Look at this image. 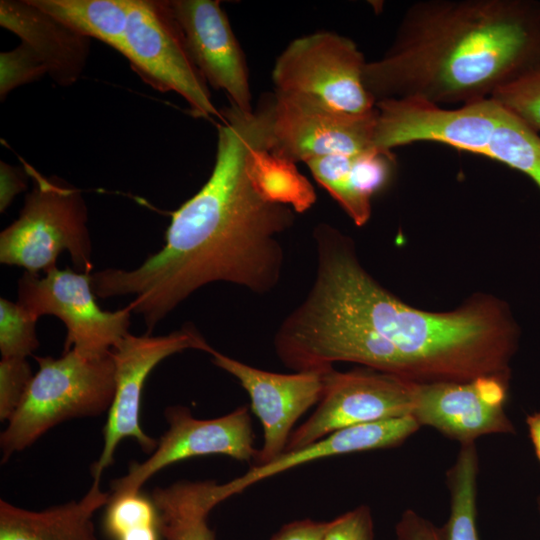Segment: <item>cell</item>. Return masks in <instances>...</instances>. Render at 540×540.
Listing matches in <instances>:
<instances>
[{
    "mask_svg": "<svg viewBox=\"0 0 540 540\" xmlns=\"http://www.w3.org/2000/svg\"><path fill=\"white\" fill-rule=\"evenodd\" d=\"M313 241V283L273 339L287 368L324 371L351 362L417 384L510 378L520 333L505 302L479 294L452 311L421 310L370 275L338 228L319 223Z\"/></svg>",
    "mask_w": 540,
    "mask_h": 540,
    "instance_id": "cell-1",
    "label": "cell"
},
{
    "mask_svg": "<svg viewBox=\"0 0 540 540\" xmlns=\"http://www.w3.org/2000/svg\"><path fill=\"white\" fill-rule=\"evenodd\" d=\"M220 119L210 177L172 212L162 248L136 268L91 274L96 296H133L127 306L143 318L146 334L210 283L264 295L281 280L284 250L276 237L293 226L295 212L262 199L247 173L249 152L261 144L270 149L269 98L251 112L230 103Z\"/></svg>",
    "mask_w": 540,
    "mask_h": 540,
    "instance_id": "cell-2",
    "label": "cell"
},
{
    "mask_svg": "<svg viewBox=\"0 0 540 540\" xmlns=\"http://www.w3.org/2000/svg\"><path fill=\"white\" fill-rule=\"evenodd\" d=\"M538 69L540 1L421 0L384 55L366 63L363 80L376 103L443 107L491 98Z\"/></svg>",
    "mask_w": 540,
    "mask_h": 540,
    "instance_id": "cell-3",
    "label": "cell"
},
{
    "mask_svg": "<svg viewBox=\"0 0 540 540\" xmlns=\"http://www.w3.org/2000/svg\"><path fill=\"white\" fill-rule=\"evenodd\" d=\"M376 107V147L445 144L501 162L540 189L539 133L493 98L452 109L407 99L382 100Z\"/></svg>",
    "mask_w": 540,
    "mask_h": 540,
    "instance_id": "cell-4",
    "label": "cell"
},
{
    "mask_svg": "<svg viewBox=\"0 0 540 540\" xmlns=\"http://www.w3.org/2000/svg\"><path fill=\"white\" fill-rule=\"evenodd\" d=\"M38 371L0 435L2 463L56 425L108 412L115 391L112 351L86 358L70 350L62 356H35Z\"/></svg>",
    "mask_w": 540,
    "mask_h": 540,
    "instance_id": "cell-5",
    "label": "cell"
},
{
    "mask_svg": "<svg viewBox=\"0 0 540 540\" xmlns=\"http://www.w3.org/2000/svg\"><path fill=\"white\" fill-rule=\"evenodd\" d=\"M32 181L19 217L0 233V262L31 274L57 267L67 251L77 271L92 273L88 212L79 189L24 164Z\"/></svg>",
    "mask_w": 540,
    "mask_h": 540,
    "instance_id": "cell-6",
    "label": "cell"
},
{
    "mask_svg": "<svg viewBox=\"0 0 540 540\" xmlns=\"http://www.w3.org/2000/svg\"><path fill=\"white\" fill-rule=\"evenodd\" d=\"M91 274L55 267L42 276L24 272L18 280V303L39 319L52 315L66 327L63 352L86 358L109 354L129 333L131 309L99 307Z\"/></svg>",
    "mask_w": 540,
    "mask_h": 540,
    "instance_id": "cell-7",
    "label": "cell"
},
{
    "mask_svg": "<svg viewBox=\"0 0 540 540\" xmlns=\"http://www.w3.org/2000/svg\"><path fill=\"white\" fill-rule=\"evenodd\" d=\"M120 53L154 89L180 95L194 116L220 118L166 1L131 0Z\"/></svg>",
    "mask_w": 540,
    "mask_h": 540,
    "instance_id": "cell-8",
    "label": "cell"
},
{
    "mask_svg": "<svg viewBox=\"0 0 540 540\" xmlns=\"http://www.w3.org/2000/svg\"><path fill=\"white\" fill-rule=\"evenodd\" d=\"M366 63L351 39L316 32L288 44L275 61L272 80L276 91L308 94L343 112L369 114L376 101L364 85Z\"/></svg>",
    "mask_w": 540,
    "mask_h": 540,
    "instance_id": "cell-9",
    "label": "cell"
},
{
    "mask_svg": "<svg viewBox=\"0 0 540 540\" xmlns=\"http://www.w3.org/2000/svg\"><path fill=\"white\" fill-rule=\"evenodd\" d=\"M208 354L214 349L193 324L166 335L128 334L112 350L115 365V391L103 428V448L91 466L93 479H101L114 461V453L125 438L134 439L146 453H152L158 440L144 432L140 424L144 384L152 370L164 359L188 350Z\"/></svg>",
    "mask_w": 540,
    "mask_h": 540,
    "instance_id": "cell-10",
    "label": "cell"
},
{
    "mask_svg": "<svg viewBox=\"0 0 540 540\" xmlns=\"http://www.w3.org/2000/svg\"><path fill=\"white\" fill-rule=\"evenodd\" d=\"M324 388L311 416L293 430L286 451L301 448L337 430L412 416L417 383L368 367L323 375Z\"/></svg>",
    "mask_w": 540,
    "mask_h": 540,
    "instance_id": "cell-11",
    "label": "cell"
},
{
    "mask_svg": "<svg viewBox=\"0 0 540 540\" xmlns=\"http://www.w3.org/2000/svg\"><path fill=\"white\" fill-rule=\"evenodd\" d=\"M273 154L294 163L329 155H354L375 146L376 110L357 115L303 93L269 96Z\"/></svg>",
    "mask_w": 540,
    "mask_h": 540,
    "instance_id": "cell-12",
    "label": "cell"
},
{
    "mask_svg": "<svg viewBox=\"0 0 540 540\" xmlns=\"http://www.w3.org/2000/svg\"><path fill=\"white\" fill-rule=\"evenodd\" d=\"M167 431L155 450L142 462H131L127 473L111 483L112 494L140 491L163 468L179 461L207 455H224L254 463L258 450L247 406L213 419H198L188 407L165 409Z\"/></svg>",
    "mask_w": 540,
    "mask_h": 540,
    "instance_id": "cell-13",
    "label": "cell"
},
{
    "mask_svg": "<svg viewBox=\"0 0 540 540\" xmlns=\"http://www.w3.org/2000/svg\"><path fill=\"white\" fill-rule=\"evenodd\" d=\"M209 355L248 393L251 409L262 424L264 441L252 466L273 461L284 453L298 419L320 401L326 370L282 374L258 369L215 349Z\"/></svg>",
    "mask_w": 540,
    "mask_h": 540,
    "instance_id": "cell-14",
    "label": "cell"
},
{
    "mask_svg": "<svg viewBox=\"0 0 540 540\" xmlns=\"http://www.w3.org/2000/svg\"><path fill=\"white\" fill-rule=\"evenodd\" d=\"M509 377L418 384L412 416L449 439L472 443L489 434L515 433L505 411Z\"/></svg>",
    "mask_w": 540,
    "mask_h": 540,
    "instance_id": "cell-15",
    "label": "cell"
},
{
    "mask_svg": "<svg viewBox=\"0 0 540 540\" xmlns=\"http://www.w3.org/2000/svg\"><path fill=\"white\" fill-rule=\"evenodd\" d=\"M166 4L206 83L223 90L237 108L253 111L245 56L220 2L170 0Z\"/></svg>",
    "mask_w": 540,
    "mask_h": 540,
    "instance_id": "cell-16",
    "label": "cell"
},
{
    "mask_svg": "<svg viewBox=\"0 0 540 540\" xmlns=\"http://www.w3.org/2000/svg\"><path fill=\"white\" fill-rule=\"evenodd\" d=\"M420 427L413 416H404L337 430L301 448L286 451L267 464L251 466L242 476L217 483L218 499L223 502L259 481L315 460L397 447Z\"/></svg>",
    "mask_w": 540,
    "mask_h": 540,
    "instance_id": "cell-17",
    "label": "cell"
},
{
    "mask_svg": "<svg viewBox=\"0 0 540 540\" xmlns=\"http://www.w3.org/2000/svg\"><path fill=\"white\" fill-rule=\"evenodd\" d=\"M0 24L16 34L43 62L60 86L74 84L84 71L90 39L35 6L31 0H1Z\"/></svg>",
    "mask_w": 540,
    "mask_h": 540,
    "instance_id": "cell-18",
    "label": "cell"
},
{
    "mask_svg": "<svg viewBox=\"0 0 540 540\" xmlns=\"http://www.w3.org/2000/svg\"><path fill=\"white\" fill-rule=\"evenodd\" d=\"M93 479L87 493L50 508L33 511L0 500V540H98L94 514L106 506L110 494Z\"/></svg>",
    "mask_w": 540,
    "mask_h": 540,
    "instance_id": "cell-19",
    "label": "cell"
},
{
    "mask_svg": "<svg viewBox=\"0 0 540 540\" xmlns=\"http://www.w3.org/2000/svg\"><path fill=\"white\" fill-rule=\"evenodd\" d=\"M247 173L262 199L287 206L295 213L308 211L317 200L314 186L299 172L296 163L273 154L267 144L249 152Z\"/></svg>",
    "mask_w": 540,
    "mask_h": 540,
    "instance_id": "cell-20",
    "label": "cell"
},
{
    "mask_svg": "<svg viewBox=\"0 0 540 540\" xmlns=\"http://www.w3.org/2000/svg\"><path fill=\"white\" fill-rule=\"evenodd\" d=\"M151 498L159 514L163 540H217L207 523L212 509L199 481L156 487Z\"/></svg>",
    "mask_w": 540,
    "mask_h": 540,
    "instance_id": "cell-21",
    "label": "cell"
},
{
    "mask_svg": "<svg viewBox=\"0 0 540 540\" xmlns=\"http://www.w3.org/2000/svg\"><path fill=\"white\" fill-rule=\"evenodd\" d=\"M79 34L95 38L120 52L131 0H31Z\"/></svg>",
    "mask_w": 540,
    "mask_h": 540,
    "instance_id": "cell-22",
    "label": "cell"
},
{
    "mask_svg": "<svg viewBox=\"0 0 540 540\" xmlns=\"http://www.w3.org/2000/svg\"><path fill=\"white\" fill-rule=\"evenodd\" d=\"M479 459L475 442L462 444L446 472L450 514L441 527L444 540H480L476 526Z\"/></svg>",
    "mask_w": 540,
    "mask_h": 540,
    "instance_id": "cell-23",
    "label": "cell"
},
{
    "mask_svg": "<svg viewBox=\"0 0 540 540\" xmlns=\"http://www.w3.org/2000/svg\"><path fill=\"white\" fill-rule=\"evenodd\" d=\"M103 525L112 540L163 539L157 508L141 490L110 494Z\"/></svg>",
    "mask_w": 540,
    "mask_h": 540,
    "instance_id": "cell-24",
    "label": "cell"
},
{
    "mask_svg": "<svg viewBox=\"0 0 540 540\" xmlns=\"http://www.w3.org/2000/svg\"><path fill=\"white\" fill-rule=\"evenodd\" d=\"M37 321L18 302L0 299V352L2 358H27L39 347Z\"/></svg>",
    "mask_w": 540,
    "mask_h": 540,
    "instance_id": "cell-25",
    "label": "cell"
},
{
    "mask_svg": "<svg viewBox=\"0 0 540 540\" xmlns=\"http://www.w3.org/2000/svg\"><path fill=\"white\" fill-rule=\"evenodd\" d=\"M491 98L540 133V69L497 90Z\"/></svg>",
    "mask_w": 540,
    "mask_h": 540,
    "instance_id": "cell-26",
    "label": "cell"
},
{
    "mask_svg": "<svg viewBox=\"0 0 540 540\" xmlns=\"http://www.w3.org/2000/svg\"><path fill=\"white\" fill-rule=\"evenodd\" d=\"M47 69L25 44L0 54V97L4 100L11 90L38 80Z\"/></svg>",
    "mask_w": 540,
    "mask_h": 540,
    "instance_id": "cell-27",
    "label": "cell"
},
{
    "mask_svg": "<svg viewBox=\"0 0 540 540\" xmlns=\"http://www.w3.org/2000/svg\"><path fill=\"white\" fill-rule=\"evenodd\" d=\"M34 374L27 358L0 361V420L9 421L21 404Z\"/></svg>",
    "mask_w": 540,
    "mask_h": 540,
    "instance_id": "cell-28",
    "label": "cell"
},
{
    "mask_svg": "<svg viewBox=\"0 0 540 540\" xmlns=\"http://www.w3.org/2000/svg\"><path fill=\"white\" fill-rule=\"evenodd\" d=\"M321 540H375L370 508L360 505L330 520Z\"/></svg>",
    "mask_w": 540,
    "mask_h": 540,
    "instance_id": "cell-29",
    "label": "cell"
},
{
    "mask_svg": "<svg viewBox=\"0 0 540 540\" xmlns=\"http://www.w3.org/2000/svg\"><path fill=\"white\" fill-rule=\"evenodd\" d=\"M395 535L396 540H444L441 528L411 509L402 513Z\"/></svg>",
    "mask_w": 540,
    "mask_h": 540,
    "instance_id": "cell-30",
    "label": "cell"
},
{
    "mask_svg": "<svg viewBox=\"0 0 540 540\" xmlns=\"http://www.w3.org/2000/svg\"><path fill=\"white\" fill-rule=\"evenodd\" d=\"M330 521L295 520L282 526L270 540H321Z\"/></svg>",
    "mask_w": 540,
    "mask_h": 540,
    "instance_id": "cell-31",
    "label": "cell"
},
{
    "mask_svg": "<svg viewBox=\"0 0 540 540\" xmlns=\"http://www.w3.org/2000/svg\"><path fill=\"white\" fill-rule=\"evenodd\" d=\"M26 171L9 165L6 162L0 163V212H4L11 204L17 194L27 187Z\"/></svg>",
    "mask_w": 540,
    "mask_h": 540,
    "instance_id": "cell-32",
    "label": "cell"
},
{
    "mask_svg": "<svg viewBox=\"0 0 540 540\" xmlns=\"http://www.w3.org/2000/svg\"><path fill=\"white\" fill-rule=\"evenodd\" d=\"M526 423L536 457L540 462V412L528 415L526 417Z\"/></svg>",
    "mask_w": 540,
    "mask_h": 540,
    "instance_id": "cell-33",
    "label": "cell"
},
{
    "mask_svg": "<svg viewBox=\"0 0 540 540\" xmlns=\"http://www.w3.org/2000/svg\"><path fill=\"white\" fill-rule=\"evenodd\" d=\"M537 506H538V510H539V513H540V496L537 498Z\"/></svg>",
    "mask_w": 540,
    "mask_h": 540,
    "instance_id": "cell-34",
    "label": "cell"
}]
</instances>
